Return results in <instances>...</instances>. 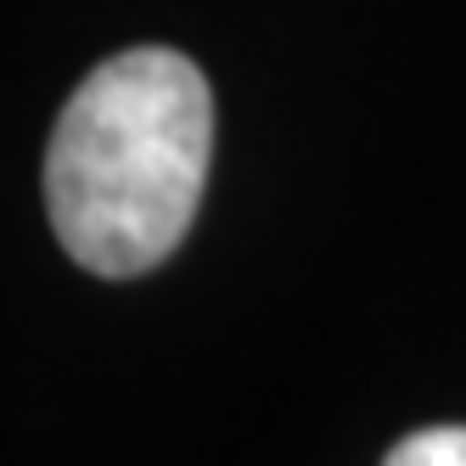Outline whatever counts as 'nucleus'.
<instances>
[{"mask_svg":"<svg viewBox=\"0 0 466 466\" xmlns=\"http://www.w3.org/2000/svg\"><path fill=\"white\" fill-rule=\"evenodd\" d=\"M382 466H466V427H421L399 439Z\"/></svg>","mask_w":466,"mask_h":466,"instance_id":"obj_2","label":"nucleus"},{"mask_svg":"<svg viewBox=\"0 0 466 466\" xmlns=\"http://www.w3.org/2000/svg\"><path fill=\"white\" fill-rule=\"evenodd\" d=\"M208 147L214 96L197 62L169 46L107 56L51 129L46 208L56 242L90 276H147L186 242Z\"/></svg>","mask_w":466,"mask_h":466,"instance_id":"obj_1","label":"nucleus"}]
</instances>
